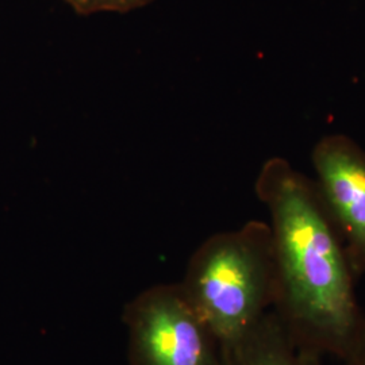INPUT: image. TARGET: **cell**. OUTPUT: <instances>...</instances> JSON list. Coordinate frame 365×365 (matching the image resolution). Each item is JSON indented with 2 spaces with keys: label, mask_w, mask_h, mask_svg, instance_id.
I'll list each match as a JSON object with an SVG mask.
<instances>
[{
  "label": "cell",
  "mask_w": 365,
  "mask_h": 365,
  "mask_svg": "<svg viewBox=\"0 0 365 365\" xmlns=\"http://www.w3.org/2000/svg\"><path fill=\"white\" fill-rule=\"evenodd\" d=\"M129 365H223L221 345L180 283L145 288L122 312Z\"/></svg>",
  "instance_id": "3"
},
{
  "label": "cell",
  "mask_w": 365,
  "mask_h": 365,
  "mask_svg": "<svg viewBox=\"0 0 365 365\" xmlns=\"http://www.w3.org/2000/svg\"><path fill=\"white\" fill-rule=\"evenodd\" d=\"M312 163L353 268L365 274V150L345 134H329L314 146Z\"/></svg>",
  "instance_id": "4"
},
{
  "label": "cell",
  "mask_w": 365,
  "mask_h": 365,
  "mask_svg": "<svg viewBox=\"0 0 365 365\" xmlns=\"http://www.w3.org/2000/svg\"><path fill=\"white\" fill-rule=\"evenodd\" d=\"M342 361L344 365H365V329Z\"/></svg>",
  "instance_id": "7"
},
{
  "label": "cell",
  "mask_w": 365,
  "mask_h": 365,
  "mask_svg": "<svg viewBox=\"0 0 365 365\" xmlns=\"http://www.w3.org/2000/svg\"><path fill=\"white\" fill-rule=\"evenodd\" d=\"M267 207L276 260L274 313L300 344L344 359L365 329L356 271L315 180L283 157L255 182Z\"/></svg>",
  "instance_id": "1"
},
{
  "label": "cell",
  "mask_w": 365,
  "mask_h": 365,
  "mask_svg": "<svg viewBox=\"0 0 365 365\" xmlns=\"http://www.w3.org/2000/svg\"><path fill=\"white\" fill-rule=\"evenodd\" d=\"M78 15L101 13H130L150 4L153 0H63Z\"/></svg>",
  "instance_id": "6"
},
{
  "label": "cell",
  "mask_w": 365,
  "mask_h": 365,
  "mask_svg": "<svg viewBox=\"0 0 365 365\" xmlns=\"http://www.w3.org/2000/svg\"><path fill=\"white\" fill-rule=\"evenodd\" d=\"M221 351L223 365H324V354L300 344L274 310Z\"/></svg>",
  "instance_id": "5"
},
{
  "label": "cell",
  "mask_w": 365,
  "mask_h": 365,
  "mask_svg": "<svg viewBox=\"0 0 365 365\" xmlns=\"http://www.w3.org/2000/svg\"><path fill=\"white\" fill-rule=\"evenodd\" d=\"M180 286L221 349L240 341L274 309L277 279L269 225L249 221L210 235L190 257Z\"/></svg>",
  "instance_id": "2"
}]
</instances>
